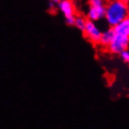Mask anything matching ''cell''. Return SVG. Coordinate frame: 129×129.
<instances>
[{
  "instance_id": "obj_1",
  "label": "cell",
  "mask_w": 129,
  "mask_h": 129,
  "mask_svg": "<svg viewBox=\"0 0 129 129\" xmlns=\"http://www.w3.org/2000/svg\"><path fill=\"white\" fill-rule=\"evenodd\" d=\"M129 16V6L126 0H110L106 4L105 20L113 27Z\"/></svg>"
},
{
  "instance_id": "obj_2",
  "label": "cell",
  "mask_w": 129,
  "mask_h": 129,
  "mask_svg": "<svg viewBox=\"0 0 129 129\" xmlns=\"http://www.w3.org/2000/svg\"><path fill=\"white\" fill-rule=\"evenodd\" d=\"M58 9L64 17V21L68 25H74L76 13L72 0H61L58 3Z\"/></svg>"
},
{
  "instance_id": "obj_3",
  "label": "cell",
  "mask_w": 129,
  "mask_h": 129,
  "mask_svg": "<svg viewBox=\"0 0 129 129\" xmlns=\"http://www.w3.org/2000/svg\"><path fill=\"white\" fill-rule=\"evenodd\" d=\"M129 46V37L116 35L110 45L107 47L108 52L112 54H121L123 52L126 51Z\"/></svg>"
},
{
  "instance_id": "obj_4",
  "label": "cell",
  "mask_w": 129,
  "mask_h": 129,
  "mask_svg": "<svg viewBox=\"0 0 129 129\" xmlns=\"http://www.w3.org/2000/svg\"><path fill=\"white\" fill-rule=\"evenodd\" d=\"M84 36L86 37V39H88L92 43L94 44H97L99 43L101 36H102V32L101 30L98 28V26L96 25L95 22L88 20L85 29L83 31Z\"/></svg>"
},
{
  "instance_id": "obj_5",
  "label": "cell",
  "mask_w": 129,
  "mask_h": 129,
  "mask_svg": "<svg viewBox=\"0 0 129 129\" xmlns=\"http://www.w3.org/2000/svg\"><path fill=\"white\" fill-rule=\"evenodd\" d=\"M87 19L98 22L101 19H105L106 5H88Z\"/></svg>"
},
{
  "instance_id": "obj_6",
  "label": "cell",
  "mask_w": 129,
  "mask_h": 129,
  "mask_svg": "<svg viewBox=\"0 0 129 129\" xmlns=\"http://www.w3.org/2000/svg\"><path fill=\"white\" fill-rule=\"evenodd\" d=\"M116 35L129 37V16L112 27Z\"/></svg>"
},
{
  "instance_id": "obj_7",
  "label": "cell",
  "mask_w": 129,
  "mask_h": 129,
  "mask_svg": "<svg viewBox=\"0 0 129 129\" xmlns=\"http://www.w3.org/2000/svg\"><path fill=\"white\" fill-rule=\"evenodd\" d=\"M114 36H115V33H114V30H113L112 27L110 28V29L105 30V31L102 32V36H101V39H100V41L98 44L107 48L113 40Z\"/></svg>"
},
{
  "instance_id": "obj_8",
  "label": "cell",
  "mask_w": 129,
  "mask_h": 129,
  "mask_svg": "<svg viewBox=\"0 0 129 129\" xmlns=\"http://www.w3.org/2000/svg\"><path fill=\"white\" fill-rule=\"evenodd\" d=\"M87 19H85L82 16H76L74 26L77 29L81 30V32H83L84 29H85V26H86V23H87Z\"/></svg>"
},
{
  "instance_id": "obj_9",
  "label": "cell",
  "mask_w": 129,
  "mask_h": 129,
  "mask_svg": "<svg viewBox=\"0 0 129 129\" xmlns=\"http://www.w3.org/2000/svg\"><path fill=\"white\" fill-rule=\"evenodd\" d=\"M121 58H122V60H123L124 63H126V64H129V52L126 50V51H124V52H123L122 53H121Z\"/></svg>"
},
{
  "instance_id": "obj_10",
  "label": "cell",
  "mask_w": 129,
  "mask_h": 129,
  "mask_svg": "<svg viewBox=\"0 0 129 129\" xmlns=\"http://www.w3.org/2000/svg\"><path fill=\"white\" fill-rule=\"evenodd\" d=\"M61 0H50V6L52 7H54L55 5H58V3L60 2Z\"/></svg>"
},
{
  "instance_id": "obj_11",
  "label": "cell",
  "mask_w": 129,
  "mask_h": 129,
  "mask_svg": "<svg viewBox=\"0 0 129 129\" xmlns=\"http://www.w3.org/2000/svg\"><path fill=\"white\" fill-rule=\"evenodd\" d=\"M126 1H127V0H126Z\"/></svg>"
}]
</instances>
